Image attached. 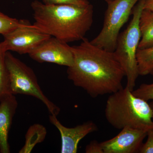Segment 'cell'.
I'll return each mask as SVG.
<instances>
[{"label": "cell", "mask_w": 153, "mask_h": 153, "mask_svg": "<svg viewBox=\"0 0 153 153\" xmlns=\"http://www.w3.org/2000/svg\"><path fill=\"white\" fill-rule=\"evenodd\" d=\"M74 63L67 70L68 79L93 98L111 94L122 88L125 76L114 52L93 45L84 38L71 47Z\"/></svg>", "instance_id": "obj_1"}, {"label": "cell", "mask_w": 153, "mask_h": 153, "mask_svg": "<svg viewBox=\"0 0 153 153\" xmlns=\"http://www.w3.org/2000/svg\"><path fill=\"white\" fill-rule=\"evenodd\" d=\"M33 25L51 37L68 44L85 38L93 22L92 4L48 5L33 1Z\"/></svg>", "instance_id": "obj_2"}, {"label": "cell", "mask_w": 153, "mask_h": 153, "mask_svg": "<svg viewBox=\"0 0 153 153\" xmlns=\"http://www.w3.org/2000/svg\"><path fill=\"white\" fill-rule=\"evenodd\" d=\"M105 115L108 122L117 129L129 127L148 131L153 129L149 103L134 95L126 86L109 96Z\"/></svg>", "instance_id": "obj_3"}, {"label": "cell", "mask_w": 153, "mask_h": 153, "mask_svg": "<svg viewBox=\"0 0 153 153\" xmlns=\"http://www.w3.org/2000/svg\"><path fill=\"white\" fill-rule=\"evenodd\" d=\"M146 0H139L133 9L132 18L127 27L120 34L114 53L123 68L127 78L126 86L134 90L139 75L137 59L141 34L139 20Z\"/></svg>", "instance_id": "obj_4"}, {"label": "cell", "mask_w": 153, "mask_h": 153, "mask_svg": "<svg viewBox=\"0 0 153 153\" xmlns=\"http://www.w3.org/2000/svg\"><path fill=\"white\" fill-rule=\"evenodd\" d=\"M5 61L10 75L11 93L31 96L42 102L50 114L57 116L60 109L44 94L32 68L7 51Z\"/></svg>", "instance_id": "obj_5"}, {"label": "cell", "mask_w": 153, "mask_h": 153, "mask_svg": "<svg viewBox=\"0 0 153 153\" xmlns=\"http://www.w3.org/2000/svg\"><path fill=\"white\" fill-rule=\"evenodd\" d=\"M139 0H113L108 4L103 27L91 43L102 49L114 52L121 28L132 15Z\"/></svg>", "instance_id": "obj_6"}, {"label": "cell", "mask_w": 153, "mask_h": 153, "mask_svg": "<svg viewBox=\"0 0 153 153\" xmlns=\"http://www.w3.org/2000/svg\"><path fill=\"white\" fill-rule=\"evenodd\" d=\"M21 21V24L16 28L3 36L4 40L0 45L6 52L11 51L21 55L28 54L51 37L27 21Z\"/></svg>", "instance_id": "obj_7"}, {"label": "cell", "mask_w": 153, "mask_h": 153, "mask_svg": "<svg viewBox=\"0 0 153 153\" xmlns=\"http://www.w3.org/2000/svg\"><path fill=\"white\" fill-rule=\"evenodd\" d=\"M28 55L33 60L40 63H55L68 67L74 63L71 47L53 37L45 40Z\"/></svg>", "instance_id": "obj_8"}, {"label": "cell", "mask_w": 153, "mask_h": 153, "mask_svg": "<svg viewBox=\"0 0 153 153\" xmlns=\"http://www.w3.org/2000/svg\"><path fill=\"white\" fill-rule=\"evenodd\" d=\"M117 135L100 143L103 153H137L147 131L126 127Z\"/></svg>", "instance_id": "obj_9"}, {"label": "cell", "mask_w": 153, "mask_h": 153, "mask_svg": "<svg viewBox=\"0 0 153 153\" xmlns=\"http://www.w3.org/2000/svg\"><path fill=\"white\" fill-rule=\"evenodd\" d=\"M50 122L60 132L61 139V153H76L79 143L88 134L97 131V126L93 122L88 121L72 128L66 127L57 119V116L50 114Z\"/></svg>", "instance_id": "obj_10"}, {"label": "cell", "mask_w": 153, "mask_h": 153, "mask_svg": "<svg viewBox=\"0 0 153 153\" xmlns=\"http://www.w3.org/2000/svg\"><path fill=\"white\" fill-rule=\"evenodd\" d=\"M18 106L14 94H9L0 101V153H10L9 132Z\"/></svg>", "instance_id": "obj_11"}, {"label": "cell", "mask_w": 153, "mask_h": 153, "mask_svg": "<svg viewBox=\"0 0 153 153\" xmlns=\"http://www.w3.org/2000/svg\"><path fill=\"white\" fill-rule=\"evenodd\" d=\"M141 38L138 49H144L153 46V10L143 9L139 20Z\"/></svg>", "instance_id": "obj_12"}, {"label": "cell", "mask_w": 153, "mask_h": 153, "mask_svg": "<svg viewBox=\"0 0 153 153\" xmlns=\"http://www.w3.org/2000/svg\"><path fill=\"white\" fill-rule=\"evenodd\" d=\"M47 133L46 128L40 124H34L30 126L25 135V145L19 153H31L36 145L44 141Z\"/></svg>", "instance_id": "obj_13"}, {"label": "cell", "mask_w": 153, "mask_h": 153, "mask_svg": "<svg viewBox=\"0 0 153 153\" xmlns=\"http://www.w3.org/2000/svg\"><path fill=\"white\" fill-rule=\"evenodd\" d=\"M137 59L139 75L150 74L153 69V46L144 49H138Z\"/></svg>", "instance_id": "obj_14"}, {"label": "cell", "mask_w": 153, "mask_h": 153, "mask_svg": "<svg viewBox=\"0 0 153 153\" xmlns=\"http://www.w3.org/2000/svg\"><path fill=\"white\" fill-rule=\"evenodd\" d=\"M6 52L0 45V101L7 96L12 94L10 75L5 61Z\"/></svg>", "instance_id": "obj_15"}, {"label": "cell", "mask_w": 153, "mask_h": 153, "mask_svg": "<svg viewBox=\"0 0 153 153\" xmlns=\"http://www.w3.org/2000/svg\"><path fill=\"white\" fill-rule=\"evenodd\" d=\"M21 20L11 18L0 11V34L4 36L16 28Z\"/></svg>", "instance_id": "obj_16"}, {"label": "cell", "mask_w": 153, "mask_h": 153, "mask_svg": "<svg viewBox=\"0 0 153 153\" xmlns=\"http://www.w3.org/2000/svg\"><path fill=\"white\" fill-rule=\"evenodd\" d=\"M134 95L146 101L153 100V82L142 84L136 90L132 91Z\"/></svg>", "instance_id": "obj_17"}, {"label": "cell", "mask_w": 153, "mask_h": 153, "mask_svg": "<svg viewBox=\"0 0 153 153\" xmlns=\"http://www.w3.org/2000/svg\"><path fill=\"white\" fill-rule=\"evenodd\" d=\"M43 3L48 5L73 4L85 6L90 4L87 0H43Z\"/></svg>", "instance_id": "obj_18"}, {"label": "cell", "mask_w": 153, "mask_h": 153, "mask_svg": "<svg viewBox=\"0 0 153 153\" xmlns=\"http://www.w3.org/2000/svg\"><path fill=\"white\" fill-rule=\"evenodd\" d=\"M147 137V140L142 145L139 153H153V129L148 131Z\"/></svg>", "instance_id": "obj_19"}, {"label": "cell", "mask_w": 153, "mask_h": 153, "mask_svg": "<svg viewBox=\"0 0 153 153\" xmlns=\"http://www.w3.org/2000/svg\"><path fill=\"white\" fill-rule=\"evenodd\" d=\"M85 152L86 153H103L100 143L95 140L91 141L85 146Z\"/></svg>", "instance_id": "obj_20"}, {"label": "cell", "mask_w": 153, "mask_h": 153, "mask_svg": "<svg viewBox=\"0 0 153 153\" xmlns=\"http://www.w3.org/2000/svg\"><path fill=\"white\" fill-rule=\"evenodd\" d=\"M143 9L153 10V0H146Z\"/></svg>", "instance_id": "obj_21"}, {"label": "cell", "mask_w": 153, "mask_h": 153, "mask_svg": "<svg viewBox=\"0 0 153 153\" xmlns=\"http://www.w3.org/2000/svg\"><path fill=\"white\" fill-rule=\"evenodd\" d=\"M150 105L151 108L152 109V118L153 120V100L151 101L150 103H149Z\"/></svg>", "instance_id": "obj_22"}, {"label": "cell", "mask_w": 153, "mask_h": 153, "mask_svg": "<svg viewBox=\"0 0 153 153\" xmlns=\"http://www.w3.org/2000/svg\"><path fill=\"white\" fill-rule=\"evenodd\" d=\"M103 1H105L106 2L107 4H108V3H109L110 2H111L112 1H113V0H103Z\"/></svg>", "instance_id": "obj_23"}, {"label": "cell", "mask_w": 153, "mask_h": 153, "mask_svg": "<svg viewBox=\"0 0 153 153\" xmlns=\"http://www.w3.org/2000/svg\"><path fill=\"white\" fill-rule=\"evenodd\" d=\"M150 74H151V75H152V76H153V70H152V71H151Z\"/></svg>", "instance_id": "obj_24"}]
</instances>
